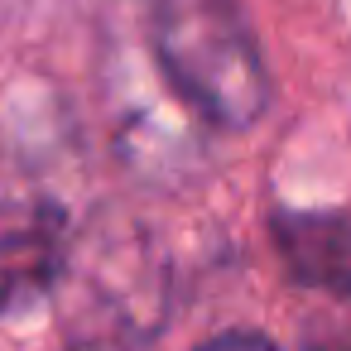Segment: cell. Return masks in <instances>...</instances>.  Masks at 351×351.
I'll return each mask as SVG.
<instances>
[{
  "label": "cell",
  "mask_w": 351,
  "mask_h": 351,
  "mask_svg": "<svg viewBox=\"0 0 351 351\" xmlns=\"http://www.w3.org/2000/svg\"><path fill=\"white\" fill-rule=\"evenodd\" d=\"M149 44L173 92L217 130H245L269 111V68L241 0H154Z\"/></svg>",
  "instance_id": "cell-1"
},
{
  "label": "cell",
  "mask_w": 351,
  "mask_h": 351,
  "mask_svg": "<svg viewBox=\"0 0 351 351\" xmlns=\"http://www.w3.org/2000/svg\"><path fill=\"white\" fill-rule=\"evenodd\" d=\"M58 293L68 351H140L164 322L169 274L149 236L97 221L73 241Z\"/></svg>",
  "instance_id": "cell-2"
},
{
  "label": "cell",
  "mask_w": 351,
  "mask_h": 351,
  "mask_svg": "<svg viewBox=\"0 0 351 351\" xmlns=\"http://www.w3.org/2000/svg\"><path fill=\"white\" fill-rule=\"evenodd\" d=\"M73 241L68 217L44 197L0 207V317H10L63 284Z\"/></svg>",
  "instance_id": "cell-3"
},
{
  "label": "cell",
  "mask_w": 351,
  "mask_h": 351,
  "mask_svg": "<svg viewBox=\"0 0 351 351\" xmlns=\"http://www.w3.org/2000/svg\"><path fill=\"white\" fill-rule=\"evenodd\" d=\"M274 245L298 284L351 298V212H279Z\"/></svg>",
  "instance_id": "cell-4"
},
{
  "label": "cell",
  "mask_w": 351,
  "mask_h": 351,
  "mask_svg": "<svg viewBox=\"0 0 351 351\" xmlns=\"http://www.w3.org/2000/svg\"><path fill=\"white\" fill-rule=\"evenodd\" d=\"M197 351H279L269 337H260V332H226V337H212V341H202Z\"/></svg>",
  "instance_id": "cell-5"
}]
</instances>
